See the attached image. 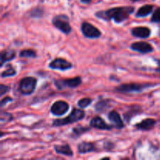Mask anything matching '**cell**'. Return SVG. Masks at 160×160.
<instances>
[{"label": "cell", "mask_w": 160, "mask_h": 160, "mask_svg": "<svg viewBox=\"0 0 160 160\" xmlns=\"http://www.w3.org/2000/svg\"><path fill=\"white\" fill-rule=\"evenodd\" d=\"M156 120L152 118H147L134 125V128L139 131H150L156 126Z\"/></svg>", "instance_id": "obj_14"}, {"label": "cell", "mask_w": 160, "mask_h": 160, "mask_svg": "<svg viewBox=\"0 0 160 160\" xmlns=\"http://www.w3.org/2000/svg\"><path fill=\"white\" fill-rule=\"evenodd\" d=\"M37 82V79L33 77H26V78H22L19 82V92L22 95H31L35 90Z\"/></svg>", "instance_id": "obj_5"}, {"label": "cell", "mask_w": 160, "mask_h": 160, "mask_svg": "<svg viewBox=\"0 0 160 160\" xmlns=\"http://www.w3.org/2000/svg\"><path fill=\"white\" fill-rule=\"evenodd\" d=\"M134 10H135L134 6H117V7L110 8L107 10L98 11L95 13V16L98 18L106 21L113 20L117 23H120L128 20L130 15H131Z\"/></svg>", "instance_id": "obj_1"}, {"label": "cell", "mask_w": 160, "mask_h": 160, "mask_svg": "<svg viewBox=\"0 0 160 160\" xmlns=\"http://www.w3.org/2000/svg\"><path fill=\"white\" fill-rule=\"evenodd\" d=\"M55 86L59 90H62L66 88H75L81 85L82 83L81 77H75L73 78H67V79H59L55 81Z\"/></svg>", "instance_id": "obj_6"}, {"label": "cell", "mask_w": 160, "mask_h": 160, "mask_svg": "<svg viewBox=\"0 0 160 160\" xmlns=\"http://www.w3.org/2000/svg\"><path fill=\"white\" fill-rule=\"evenodd\" d=\"M130 1L133 2H138V1H140V0H130Z\"/></svg>", "instance_id": "obj_30"}, {"label": "cell", "mask_w": 160, "mask_h": 160, "mask_svg": "<svg viewBox=\"0 0 160 160\" xmlns=\"http://www.w3.org/2000/svg\"><path fill=\"white\" fill-rule=\"evenodd\" d=\"M54 149L58 154L63 155L66 156H73V152L72 151L71 148H70V145L68 144H66V145H57L54 146Z\"/></svg>", "instance_id": "obj_17"}, {"label": "cell", "mask_w": 160, "mask_h": 160, "mask_svg": "<svg viewBox=\"0 0 160 160\" xmlns=\"http://www.w3.org/2000/svg\"><path fill=\"white\" fill-rule=\"evenodd\" d=\"M48 67L52 70H70L73 67V65L70 62L66 60L65 59L62 58H56L53 59L49 64Z\"/></svg>", "instance_id": "obj_9"}, {"label": "cell", "mask_w": 160, "mask_h": 160, "mask_svg": "<svg viewBox=\"0 0 160 160\" xmlns=\"http://www.w3.org/2000/svg\"><path fill=\"white\" fill-rule=\"evenodd\" d=\"M81 2L84 3V4H89L92 2V0H81Z\"/></svg>", "instance_id": "obj_29"}, {"label": "cell", "mask_w": 160, "mask_h": 160, "mask_svg": "<svg viewBox=\"0 0 160 160\" xmlns=\"http://www.w3.org/2000/svg\"><path fill=\"white\" fill-rule=\"evenodd\" d=\"M17 74V70L12 66L9 65V67L6 70L2 72V78H9V77H13Z\"/></svg>", "instance_id": "obj_21"}, {"label": "cell", "mask_w": 160, "mask_h": 160, "mask_svg": "<svg viewBox=\"0 0 160 160\" xmlns=\"http://www.w3.org/2000/svg\"><path fill=\"white\" fill-rule=\"evenodd\" d=\"M20 57L23 58H35L37 56L36 52L33 49H24L20 52Z\"/></svg>", "instance_id": "obj_22"}, {"label": "cell", "mask_w": 160, "mask_h": 160, "mask_svg": "<svg viewBox=\"0 0 160 160\" xmlns=\"http://www.w3.org/2000/svg\"><path fill=\"white\" fill-rule=\"evenodd\" d=\"M85 117V112L82 109L73 108L69 116L62 119H56L52 121V126L54 127H62L65 125L71 124L83 120Z\"/></svg>", "instance_id": "obj_2"}, {"label": "cell", "mask_w": 160, "mask_h": 160, "mask_svg": "<svg viewBox=\"0 0 160 160\" xmlns=\"http://www.w3.org/2000/svg\"><path fill=\"white\" fill-rule=\"evenodd\" d=\"M155 86L154 84L150 83H130V84H123L115 88L117 92L120 93H132V92H142L145 89Z\"/></svg>", "instance_id": "obj_3"}, {"label": "cell", "mask_w": 160, "mask_h": 160, "mask_svg": "<svg viewBox=\"0 0 160 160\" xmlns=\"http://www.w3.org/2000/svg\"><path fill=\"white\" fill-rule=\"evenodd\" d=\"M1 123H8V122L11 121L13 119L12 116L11 114L8 113V112H2L1 113Z\"/></svg>", "instance_id": "obj_25"}, {"label": "cell", "mask_w": 160, "mask_h": 160, "mask_svg": "<svg viewBox=\"0 0 160 160\" xmlns=\"http://www.w3.org/2000/svg\"><path fill=\"white\" fill-rule=\"evenodd\" d=\"M151 21L152 23H160V7H158L153 12Z\"/></svg>", "instance_id": "obj_24"}, {"label": "cell", "mask_w": 160, "mask_h": 160, "mask_svg": "<svg viewBox=\"0 0 160 160\" xmlns=\"http://www.w3.org/2000/svg\"><path fill=\"white\" fill-rule=\"evenodd\" d=\"M90 128L88 127H83V126H78L76 128H73L72 130V134H71V137L75 138H79L81 134H84V133L88 132V131H90Z\"/></svg>", "instance_id": "obj_19"}, {"label": "cell", "mask_w": 160, "mask_h": 160, "mask_svg": "<svg viewBox=\"0 0 160 160\" xmlns=\"http://www.w3.org/2000/svg\"><path fill=\"white\" fill-rule=\"evenodd\" d=\"M81 32L85 38L90 39L98 38L101 37L102 32L95 26L88 22H83L81 26Z\"/></svg>", "instance_id": "obj_7"}, {"label": "cell", "mask_w": 160, "mask_h": 160, "mask_svg": "<svg viewBox=\"0 0 160 160\" xmlns=\"http://www.w3.org/2000/svg\"><path fill=\"white\" fill-rule=\"evenodd\" d=\"M157 71H158V72H159V73H160V68L157 69Z\"/></svg>", "instance_id": "obj_31"}, {"label": "cell", "mask_w": 160, "mask_h": 160, "mask_svg": "<svg viewBox=\"0 0 160 160\" xmlns=\"http://www.w3.org/2000/svg\"><path fill=\"white\" fill-rule=\"evenodd\" d=\"M52 22L53 26L63 34H69L72 31V28L70 24V19L65 14H59L56 16L53 17Z\"/></svg>", "instance_id": "obj_4"}, {"label": "cell", "mask_w": 160, "mask_h": 160, "mask_svg": "<svg viewBox=\"0 0 160 160\" xmlns=\"http://www.w3.org/2000/svg\"><path fill=\"white\" fill-rule=\"evenodd\" d=\"M78 151L80 154H85L96 151V148L92 142H83L78 145Z\"/></svg>", "instance_id": "obj_16"}, {"label": "cell", "mask_w": 160, "mask_h": 160, "mask_svg": "<svg viewBox=\"0 0 160 160\" xmlns=\"http://www.w3.org/2000/svg\"><path fill=\"white\" fill-rule=\"evenodd\" d=\"M69 108H70V106L67 102L59 100V101L55 102L52 105L51 108H50V112L56 117H61L67 113V111L69 110Z\"/></svg>", "instance_id": "obj_8"}, {"label": "cell", "mask_w": 160, "mask_h": 160, "mask_svg": "<svg viewBox=\"0 0 160 160\" xmlns=\"http://www.w3.org/2000/svg\"><path fill=\"white\" fill-rule=\"evenodd\" d=\"M44 10L42 8H35L33 10H31V15L32 17H42V16L43 15Z\"/></svg>", "instance_id": "obj_26"}, {"label": "cell", "mask_w": 160, "mask_h": 160, "mask_svg": "<svg viewBox=\"0 0 160 160\" xmlns=\"http://www.w3.org/2000/svg\"><path fill=\"white\" fill-rule=\"evenodd\" d=\"M131 48L134 51L140 52L142 54H147V53L152 52L154 48L152 45L146 42H136L131 45Z\"/></svg>", "instance_id": "obj_10"}, {"label": "cell", "mask_w": 160, "mask_h": 160, "mask_svg": "<svg viewBox=\"0 0 160 160\" xmlns=\"http://www.w3.org/2000/svg\"><path fill=\"white\" fill-rule=\"evenodd\" d=\"M92 101L93 100L90 98H81L78 101V105L80 108L81 109H84V108H87L88 106H90L92 104Z\"/></svg>", "instance_id": "obj_23"}, {"label": "cell", "mask_w": 160, "mask_h": 160, "mask_svg": "<svg viewBox=\"0 0 160 160\" xmlns=\"http://www.w3.org/2000/svg\"><path fill=\"white\" fill-rule=\"evenodd\" d=\"M16 55V52L12 49H6L2 51L0 53V67H2L6 62L15 59Z\"/></svg>", "instance_id": "obj_15"}, {"label": "cell", "mask_w": 160, "mask_h": 160, "mask_svg": "<svg viewBox=\"0 0 160 160\" xmlns=\"http://www.w3.org/2000/svg\"><path fill=\"white\" fill-rule=\"evenodd\" d=\"M131 34L134 37L138 38H148L151 35V29L148 27H135L131 31Z\"/></svg>", "instance_id": "obj_12"}, {"label": "cell", "mask_w": 160, "mask_h": 160, "mask_svg": "<svg viewBox=\"0 0 160 160\" xmlns=\"http://www.w3.org/2000/svg\"><path fill=\"white\" fill-rule=\"evenodd\" d=\"M108 118H109V121L113 124V127L117 128V129H122V128H124V123H123V120L121 119V117L119 114V112H117V111H110L109 115H108Z\"/></svg>", "instance_id": "obj_13"}, {"label": "cell", "mask_w": 160, "mask_h": 160, "mask_svg": "<svg viewBox=\"0 0 160 160\" xmlns=\"http://www.w3.org/2000/svg\"><path fill=\"white\" fill-rule=\"evenodd\" d=\"M90 126L93 128L102 131H111L113 126L107 124L104 120L100 117H95L92 118L90 121Z\"/></svg>", "instance_id": "obj_11"}, {"label": "cell", "mask_w": 160, "mask_h": 160, "mask_svg": "<svg viewBox=\"0 0 160 160\" xmlns=\"http://www.w3.org/2000/svg\"><path fill=\"white\" fill-rule=\"evenodd\" d=\"M12 98H11V97H9V96L5 97V98H3L1 100V102H0V106H1V107H3L5 105L7 104L8 102H12Z\"/></svg>", "instance_id": "obj_28"}, {"label": "cell", "mask_w": 160, "mask_h": 160, "mask_svg": "<svg viewBox=\"0 0 160 160\" xmlns=\"http://www.w3.org/2000/svg\"><path fill=\"white\" fill-rule=\"evenodd\" d=\"M153 8H154V6L152 5H145V6H142V7H140L138 9V12H136L135 17H139V18H141V17H146L147 16L152 13V12L153 10Z\"/></svg>", "instance_id": "obj_18"}, {"label": "cell", "mask_w": 160, "mask_h": 160, "mask_svg": "<svg viewBox=\"0 0 160 160\" xmlns=\"http://www.w3.org/2000/svg\"><path fill=\"white\" fill-rule=\"evenodd\" d=\"M10 89L9 86L5 85V84H0V96H3L6 93L9 92Z\"/></svg>", "instance_id": "obj_27"}, {"label": "cell", "mask_w": 160, "mask_h": 160, "mask_svg": "<svg viewBox=\"0 0 160 160\" xmlns=\"http://www.w3.org/2000/svg\"><path fill=\"white\" fill-rule=\"evenodd\" d=\"M159 35H160V31H159Z\"/></svg>", "instance_id": "obj_32"}, {"label": "cell", "mask_w": 160, "mask_h": 160, "mask_svg": "<svg viewBox=\"0 0 160 160\" xmlns=\"http://www.w3.org/2000/svg\"><path fill=\"white\" fill-rule=\"evenodd\" d=\"M109 102L110 100H101L98 102L95 106L97 112H104L105 110H106L110 106Z\"/></svg>", "instance_id": "obj_20"}]
</instances>
